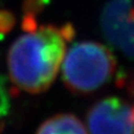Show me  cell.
Wrapping results in <instances>:
<instances>
[{
  "mask_svg": "<svg viewBox=\"0 0 134 134\" xmlns=\"http://www.w3.org/2000/svg\"><path fill=\"white\" fill-rule=\"evenodd\" d=\"M100 29L113 47L134 58V0H108L100 14Z\"/></svg>",
  "mask_w": 134,
  "mask_h": 134,
  "instance_id": "cell-3",
  "label": "cell"
},
{
  "mask_svg": "<svg viewBox=\"0 0 134 134\" xmlns=\"http://www.w3.org/2000/svg\"><path fill=\"white\" fill-rule=\"evenodd\" d=\"M11 104V90L5 76L0 73V119L9 114Z\"/></svg>",
  "mask_w": 134,
  "mask_h": 134,
  "instance_id": "cell-6",
  "label": "cell"
},
{
  "mask_svg": "<svg viewBox=\"0 0 134 134\" xmlns=\"http://www.w3.org/2000/svg\"><path fill=\"white\" fill-rule=\"evenodd\" d=\"M75 36L72 24L27 29L8 52V74L14 86L30 94L46 92L55 81L67 45Z\"/></svg>",
  "mask_w": 134,
  "mask_h": 134,
  "instance_id": "cell-1",
  "label": "cell"
},
{
  "mask_svg": "<svg viewBox=\"0 0 134 134\" xmlns=\"http://www.w3.org/2000/svg\"><path fill=\"white\" fill-rule=\"evenodd\" d=\"M132 115H133V122H134V105L132 107Z\"/></svg>",
  "mask_w": 134,
  "mask_h": 134,
  "instance_id": "cell-8",
  "label": "cell"
},
{
  "mask_svg": "<svg viewBox=\"0 0 134 134\" xmlns=\"http://www.w3.org/2000/svg\"><path fill=\"white\" fill-rule=\"evenodd\" d=\"M117 72L112 50L91 40L73 45L63 59L62 78L72 93L87 95L110 83Z\"/></svg>",
  "mask_w": 134,
  "mask_h": 134,
  "instance_id": "cell-2",
  "label": "cell"
},
{
  "mask_svg": "<svg viewBox=\"0 0 134 134\" xmlns=\"http://www.w3.org/2000/svg\"><path fill=\"white\" fill-rule=\"evenodd\" d=\"M15 17L8 10H0V38L7 35L15 26Z\"/></svg>",
  "mask_w": 134,
  "mask_h": 134,
  "instance_id": "cell-7",
  "label": "cell"
},
{
  "mask_svg": "<svg viewBox=\"0 0 134 134\" xmlns=\"http://www.w3.org/2000/svg\"><path fill=\"white\" fill-rule=\"evenodd\" d=\"M37 134H87V131L76 115L63 113L46 120Z\"/></svg>",
  "mask_w": 134,
  "mask_h": 134,
  "instance_id": "cell-5",
  "label": "cell"
},
{
  "mask_svg": "<svg viewBox=\"0 0 134 134\" xmlns=\"http://www.w3.org/2000/svg\"><path fill=\"white\" fill-rule=\"evenodd\" d=\"M91 134H133L132 108L122 98L110 96L96 102L87 112Z\"/></svg>",
  "mask_w": 134,
  "mask_h": 134,
  "instance_id": "cell-4",
  "label": "cell"
}]
</instances>
